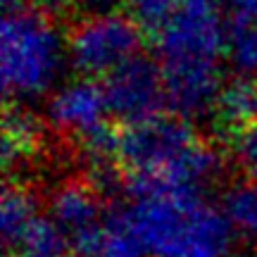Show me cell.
Segmentation results:
<instances>
[{"label":"cell","instance_id":"cell-1","mask_svg":"<svg viewBox=\"0 0 257 257\" xmlns=\"http://www.w3.org/2000/svg\"><path fill=\"white\" fill-rule=\"evenodd\" d=\"M226 34L217 0H184L155 34L167 102L174 114L188 119L214 110L224 86L219 62L226 55Z\"/></svg>","mask_w":257,"mask_h":257},{"label":"cell","instance_id":"cell-2","mask_svg":"<svg viewBox=\"0 0 257 257\" xmlns=\"http://www.w3.org/2000/svg\"><path fill=\"white\" fill-rule=\"evenodd\" d=\"M131 219L150 257H226L233 231L198 188L131 176Z\"/></svg>","mask_w":257,"mask_h":257},{"label":"cell","instance_id":"cell-3","mask_svg":"<svg viewBox=\"0 0 257 257\" xmlns=\"http://www.w3.org/2000/svg\"><path fill=\"white\" fill-rule=\"evenodd\" d=\"M119 162L131 176L160 179L186 188H198L219 176L221 155L195 136L181 114H155L121 134Z\"/></svg>","mask_w":257,"mask_h":257},{"label":"cell","instance_id":"cell-4","mask_svg":"<svg viewBox=\"0 0 257 257\" xmlns=\"http://www.w3.org/2000/svg\"><path fill=\"white\" fill-rule=\"evenodd\" d=\"M67 41L43 10L17 5L5 10L0 29V76L8 98L19 102L46 95L62 74Z\"/></svg>","mask_w":257,"mask_h":257},{"label":"cell","instance_id":"cell-5","mask_svg":"<svg viewBox=\"0 0 257 257\" xmlns=\"http://www.w3.org/2000/svg\"><path fill=\"white\" fill-rule=\"evenodd\" d=\"M141 27L119 12H93L76 22L67 38V57L83 76H110L141 50Z\"/></svg>","mask_w":257,"mask_h":257},{"label":"cell","instance_id":"cell-6","mask_svg":"<svg viewBox=\"0 0 257 257\" xmlns=\"http://www.w3.org/2000/svg\"><path fill=\"white\" fill-rule=\"evenodd\" d=\"M105 95L110 112L126 124L162 114L160 110L167 102L162 67L150 57L136 55L105 79Z\"/></svg>","mask_w":257,"mask_h":257},{"label":"cell","instance_id":"cell-7","mask_svg":"<svg viewBox=\"0 0 257 257\" xmlns=\"http://www.w3.org/2000/svg\"><path fill=\"white\" fill-rule=\"evenodd\" d=\"M107 95L105 86L93 83L91 79H76L60 86L48 100V121L55 131L81 141L95 128L107 124Z\"/></svg>","mask_w":257,"mask_h":257},{"label":"cell","instance_id":"cell-8","mask_svg":"<svg viewBox=\"0 0 257 257\" xmlns=\"http://www.w3.org/2000/svg\"><path fill=\"white\" fill-rule=\"evenodd\" d=\"M74 257H148L128 210L105 212L98 226L72 240Z\"/></svg>","mask_w":257,"mask_h":257},{"label":"cell","instance_id":"cell-9","mask_svg":"<svg viewBox=\"0 0 257 257\" xmlns=\"http://www.w3.org/2000/svg\"><path fill=\"white\" fill-rule=\"evenodd\" d=\"M48 214L69 236L79 238L105 217L100 205V191L88 181H62L48 200Z\"/></svg>","mask_w":257,"mask_h":257},{"label":"cell","instance_id":"cell-10","mask_svg":"<svg viewBox=\"0 0 257 257\" xmlns=\"http://www.w3.org/2000/svg\"><path fill=\"white\" fill-rule=\"evenodd\" d=\"M43 148V124L34 112L12 107L3 124V162L8 169L22 165Z\"/></svg>","mask_w":257,"mask_h":257},{"label":"cell","instance_id":"cell-11","mask_svg":"<svg viewBox=\"0 0 257 257\" xmlns=\"http://www.w3.org/2000/svg\"><path fill=\"white\" fill-rule=\"evenodd\" d=\"M233 238L257 243V176L238 179L224 191L219 205Z\"/></svg>","mask_w":257,"mask_h":257},{"label":"cell","instance_id":"cell-12","mask_svg":"<svg viewBox=\"0 0 257 257\" xmlns=\"http://www.w3.org/2000/svg\"><path fill=\"white\" fill-rule=\"evenodd\" d=\"M212 112L219 126L229 128L231 134L257 121V83L250 76H240L221 86Z\"/></svg>","mask_w":257,"mask_h":257},{"label":"cell","instance_id":"cell-13","mask_svg":"<svg viewBox=\"0 0 257 257\" xmlns=\"http://www.w3.org/2000/svg\"><path fill=\"white\" fill-rule=\"evenodd\" d=\"M38 214V198L22 184H8L0 200V229L8 248H15L22 233L31 226Z\"/></svg>","mask_w":257,"mask_h":257},{"label":"cell","instance_id":"cell-14","mask_svg":"<svg viewBox=\"0 0 257 257\" xmlns=\"http://www.w3.org/2000/svg\"><path fill=\"white\" fill-rule=\"evenodd\" d=\"M15 250L19 257H69L74 252L72 238L50 219V214H38L22 233Z\"/></svg>","mask_w":257,"mask_h":257},{"label":"cell","instance_id":"cell-15","mask_svg":"<svg viewBox=\"0 0 257 257\" xmlns=\"http://www.w3.org/2000/svg\"><path fill=\"white\" fill-rule=\"evenodd\" d=\"M226 57L243 76L257 74V17H231Z\"/></svg>","mask_w":257,"mask_h":257},{"label":"cell","instance_id":"cell-16","mask_svg":"<svg viewBox=\"0 0 257 257\" xmlns=\"http://www.w3.org/2000/svg\"><path fill=\"white\" fill-rule=\"evenodd\" d=\"M184 0H128L131 17L146 31H160Z\"/></svg>","mask_w":257,"mask_h":257},{"label":"cell","instance_id":"cell-17","mask_svg":"<svg viewBox=\"0 0 257 257\" xmlns=\"http://www.w3.org/2000/svg\"><path fill=\"white\" fill-rule=\"evenodd\" d=\"M231 155L248 176H257V121L231 134Z\"/></svg>","mask_w":257,"mask_h":257},{"label":"cell","instance_id":"cell-18","mask_svg":"<svg viewBox=\"0 0 257 257\" xmlns=\"http://www.w3.org/2000/svg\"><path fill=\"white\" fill-rule=\"evenodd\" d=\"M231 17H257V0H217Z\"/></svg>","mask_w":257,"mask_h":257},{"label":"cell","instance_id":"cell-19","mask_svg":"<svg viewBox=\"0 0 257 257\" xmlns=\"http://www.w3.org/2000/svg\"><path fill=\"white\" fill-rule=\"evenodd\" d=\"M83 8L91 12H112V8H117L124 0H81Z\"/></svg>","mask_w":257,"mask_h":257},{"label":"cell","instance_id":"cell-20","mask_svg":"<svg viewBox=\"0 0 257 257\" xmlns=\"http://www.w3.org/2000/svg\"><path fill=\"white\" fill-rule=\"evenodd\" d=\"M36 3L46 5V8H60V5H64L67 0H36Z\"/></svg>","mask_w":257,"mask_h":257},{"label":"cell","instance_id":"cell-21","mask_svg":"<svg viewBox=\"0 0 257 257\" xmlns=\"http://www.w3.org/2000/svg\"><path fill=\"white\" fill-rule=\"evenodd\" d=\"M24 0H3V5H5V10H12V8H17V5H22Z\"/></svg>","mask_w":257,"mask_h":257},{"label":"cell","instance_id":"cell-22","mask_svg":"<svg viewBox=\"0 0 257 257\" xmlns=\"http://www.w3.org/2000/svg\"><path fill=\"white\" fill-rule=\"evenodd\" d=\"M8 257H19V255H8Z\"/></svg>","mask_w":257,"mask_h":257}]
</instances>
